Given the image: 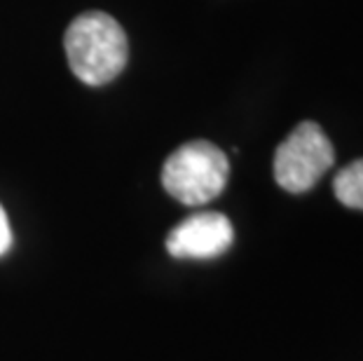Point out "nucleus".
<instances>
[{
    "label": "nucleus",
    "instance_id": "obj_1",
    "mask_svg": "<svg viewBox=\"0 0 363 361\" xmlns=\"http://www.w3.org/2000/svg\"><path fill=\"white\" fill-rule=\"evenodd\" d=\"M64 48L73 75L91 87L118 78L129 57L125 30L104 12H84L75 17L66 28Z\"/></svg>",
    "mask_w": 363,
    "mask_h": 361
},
{
    "label": "nucleus",
    "instance_id": "obj_2",
    "mask_svg": "<svg viewBox=\"0 0 363 361\" xmlns=\"http://www.w3.org/2000/svg\"><path fill=\"white\" fill-rule=\"evenodd\" d=\"M228 155L211 141H190L176 148L162 167V186L174 199L188 206H202L228 186Z\"/></svg>",
    "mask_w": 363,
    "mask_h": 361
},
{
    "label": "nucleus",
    "instance_id": "obj_3",
    "mask_svg": "<svg viewBox=\"0 0 363 361\" xmlns=\"http://www.w3.org/2000/svg\"><path fill=\"white\" fill-rule=\"evenodd\" d=\"M335 162V148L316 122H300L274 152V181L286 193L312 190Z\"/></svg>",
    "mask_w": 363,
    "mask_h": 361
},
{
    "label": "nucleus",
    "instance_id": "obj_4",
    "mask_svg": "<svg viewBox=\"0 0 363 361\" xmlns=\"http://www.w3.org/2000/svg\"><path fill=\"white\" fill-rule=\"evenodd\" d=\"M235 240L233 223L220 211H199L181 221L167 237V251L174 258L223 256Z\"/></svg>",
    "mask_w": 363,
    "mask_h": 361
},
{
    "label": "nucleus",
    "instance_id": "obj_5",
    "mask_svg": "<svg viewBox=\"0 0 363 361\" xmlns=\"http://www.w3.org/2000/svg\"><path fill=\"white\" fill-rule=\"evenodd\" d=\"M333 193L347 209L363 211V157L340 169L333 181Z\"/></svg>",
    "mask_w": 363,
    "mask_h": 361
},
{
    "label": "nucleus",
    "instance_id": "obj_6",
    "mask_svg": "<svg viewBox=\"0 0 363 361\" xmlns=\"http://www.w3.org/2000/svg\"><path fill=\"white\" fill-rule=\"evenodd\" d=\"M12 244V230H10V221H7L3 206H0V256L10 249Z\"/></svg>",
    "mask_w": 363,
    "mask_h": 361
}]
</instances>
